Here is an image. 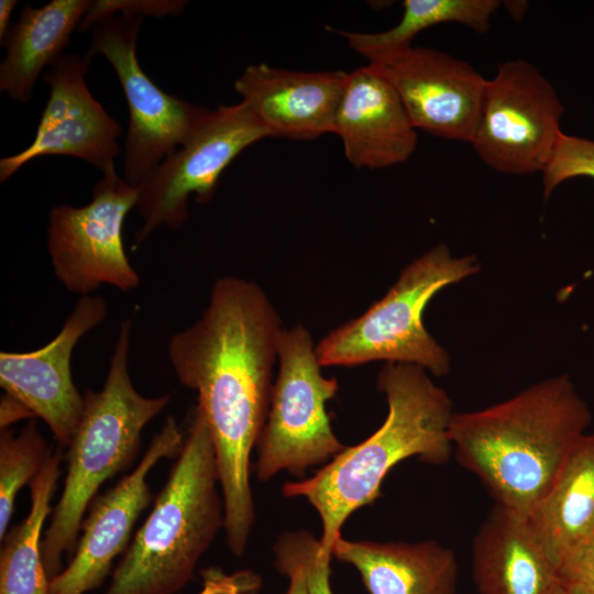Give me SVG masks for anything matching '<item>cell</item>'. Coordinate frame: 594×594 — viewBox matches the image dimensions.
<instances>
[{"label":"cell","instance_id":"277c9868","mask_svg":"<svg viewBox=\"0 0 594 594\" xmlns=\"http://www.w3.org/2000/svg\"><path fill=\"white\" fill-rule=\"evenodd\" d=\"M207 421L198 407L154 506L113 571L107 594H175L223 528Z\"/></svg>","mask_w":594,"mask_h":594},{"label":"cell","instance_id":"ba28073f","mask_svg":"<svg viewBox=\"0 0 594 594\" xmlns=\"http://www.w3.org/2000/svg\"><path fill=\"white\" fill-rule=\"evenodd\" d=\"M268 136L242 100L210 110L186 141L136 188L142 224L134 234L135 246L160 227H183L189 217V197L208 202L228 165L248 146Z\"/></svg>","mask_w":594,"mask_h":594},{"label":"cell","instance_id":"6da1fadb","mask_svg":"<svg viewBox=\"0 0 594 594\" xmlns=\"http://www.w3.org/2000/svg\"><path fill=\"white\" fill-rule=\"evenodd\" d=\"M282 332L264 290L226 276L215 282L200 318L167 345L178 381L198 394L215 449L227 543L238 557L255 519L250 458L267 417Z\"/></svg>","mask_w":594,"mask_h":594},{"label":"cell","instance_id":"d6a6232c","mask_svg":"<svg viewBox=\"0 0 594 594\" xmlns=\"http://www.w3.org/2000/svg\"><path fill=\"white\" fill-rule=\"evenodd\" d=\"M553 594H576V593H574L573 591H571L570 588L565 587L564 585L560 583Z\"/></svg>","mask_w":594,"mask_h":594},{"label":"cell","instance_id":"5b68a950","mask_svg":"<svg viewBox=\"0 0 594 594\" xmlns=\"http://www.w3.org/2000/svg\"><path fill=\"white\" fill-rule=\"evenodd\" d=\"M131 331L132 320H123L102 388L84 394L81 418L67 447L63 491L42 541L50 580L62 571L63 556H73L100 486L131 464L143 429L170 400V395L145 397L134 387L129 369Z\"/></svg>","mask_w":594,"mask_h":594},{"label":"cell","instance_id":"1f68e13d","mask_svg":"<svg viewBox=\"0 0 594 594\" xmlns=\"http://www.w3.org/2000/svg\"><path fill=\"white\" fill-rule=\"evenodd\" d=\"M16 0H1L0 1V42L6 37L10 26L11 14L16 7Z\"/></svg>","mask_w":594,"mask_h":594},{"label":"cell","instance_id":"44dd1931","mask_svg":"<svg viewBox=\"0 0 594 594\" xmlns=\"http://www.w3.org/2000/svg\"><path fill=\"white\" fill-rule=\"evenodd\" d=\"M89 0H52L40 8L23 7L1 45L0 90L13 101L28 103L44 69L57 61L70 44Z\"/></svg>","mask_w":594,"mask_h":594},{"label":"cell","instance_id":"7c38bea8","mask_svg":"<svg viewBox=\"0 0 594 594\" xmlns=\"http://www.w3.org/2000/svg\"><path fill=\"white\" fill-rule=\"evenodd\" d=\"M184 441L175 418L168 416L135 469L90 504L72 559L51 579L48 594H85L105 581L114 559L127 550L134 524L151 503L148 473L162 459L177 457Z\"/></svg>","mask_w":594,"mask_h":594},{"label":"cell","instance_id":"4fadbf2b","mask_svg":"<svg viewBox=\"0 0 594 594\" xmlns=\"http://www.w3.org/2000/svg\"><path fill=\"white\" fill-rule=\"evenodd\" d=\"M88 65L85 57L64 54L45 72L50 96L34 139L23 151L0 160L1 183L32 160L47 155L84 160L102 175L116 172L121 125L89 91Z\"/></svg>","mask_w":594,"mask_h":594},{"label":"cell","instance_id":"484cf974","mask_svg":"<svg viewBox=\"0 0 594 594\" xmlns=\"http://www.w3.org/2000/svg\"><path fill=\"white\" fill-rule=\"evenodd\" d=\"M542 174L546 198L568 179L594 178V141L562 133Z\"/></svg>","mask_w":594,"mask_h":594},{"label":"cell","instance_id":"603a6c76","mask_svg":"<svg viewBox=\"0 0 594 594\" xmlns=\"http://www.w3.org/2000/svg\"><path fill=\"white\" fill-rule=\"evenodd\" d=\"M498 7L496 0H405L402 19L394 28L377 33L339 31V34L370 61L413 46L418 33L441 23L457 22L484 33Z\"/></svg>","mask_w":594,"mask_h":594},{"label":"cell","instance_id":"f546056e","mask_svg":"<svg viewBox=\"0 0 594 594\" xmlns=\"http://www.w3.org/2000/svg\"><path fill=\"white\" fill-rule=\"evenodd\" d=\"M200 594H241V584L237 575H224L220 572L209 574Z\"/></svg>","mask_w":594,"mask_h":594},{"label":"cell","instance_id":"8fae6325","mask_svg":"<svg viewBox=\"0 0 594 594\" xmlns=\"http://www.w3.org/2000/svg\"><path fill=\"white\" fill-rule=\"evenodd\" d=\"M136 202V188L113 172L96 183L87 205L50 210L47 251L67 290L86 296L103 284L124 293L140 286L122 239L124 219Z\"/></svg>","mask_w":594,"mask_h":594},{"label":"cell","instance_id":"8992f818","mask_svg":"<svg viewBox=\"0 0 594 594\" xmlns=\"http://www.w3.org/2000/svg\"><path fill=\"white\" fill-rule=\"evenodd\" d=\"M479 270L473 256L454 257L437 245L408 264L396 283L363 315L329 332L316 344L323 366H353L372 361L408 363L444 376L448 352L424 326L435 295Z\"/></svg>","mask_w":594,"mask_h":594},{"label":"cell","instance_id":"7a4b0ae2","mask_svg":"<svg viewBox=\"0 0 594 594\" xmlns=\"http://www.w3.org/2000/svg\"><path fill=\"white\" fill-rule=\"evenodd\" d=\"M590 422L587 404L561 375L494 406L454 413L449 433L455 459L496 505L529 515Z\"/></svg>","mask_w":594,"mask_h":594},{"label":"cell","instance_id":"83f0119b","mask_svg":"<svg viewBox=\"0 0 594 594\" xmlns=\"http://www.w3.org/2000/svg\"><path fill=\"white\" fill-rule=\"evenodd\" d=\"M560 583L576 594H594V540L558 569Z\"/></svg>","mask_w":594,"mask_h":594},{"label":"cell","instance_id":"d6986e66","mask_svg":"<svg viewBox=\"0 0 594 594\" xmlns=\"http://www.w3.org/2000/svg\"><path fill=\"white\" fill-rule=\"evenodd\" d=\"M332 556L359 571L370 594H457L455 553L435 540L377 542L340 537Z\"/></svg>","mask_w":594,"mask_h":594},{"label":"cell","instance_id":"52a82bcc","mask_svg":"<svg viewBox=\"0 0 594 594\" xmlns=\"http://www.w3.org/2000/svg\"><path fill=\"white\" fill-rule=\"evenodd\" d=\"M278 362L256 444L255 473L263 482L282 471L302 477L308 469L326 465L345 448L334 435L326 409L338 391V381L322 374L307 329L283 330Z\"/></svg>","mask_w":594,"mask_h":594},{"label":"cell","instance_id":"ac0fdd59","mask_svg":"<svg viewBox=\"0 0 594 594\" xmlns=\"http://www.w3.org/2000/svg\"><path fill=\"white\" fill-rule=\"evenodd\" d=\"M479 594H553L558 568L527 515L495 505L472 543Z\"/></svg>","mask_w":594,"mask_h":594},{"label":"cell","instance_id":"d4e9b609","mask_svg":"<svg viewBox=\"0 0 594 594\" xmlns=\"http://www.w3.org/2000/svg\"><path fill=\"white\" fill-rule=\"evenodd\" d=\"M274 562L298 566L310 594H333L330 584L331 556L326 554L319 539L306 530L285 531L273 547Z\"/></svg>","mask_w":594,"mask_h":594},{"label":"cell","instance_id":"cb8c5ba5","mask_svg":"<svg viewBox=\"0 0 594 594\" xmlns=\"http://www.w3.org/2000/svg\"><path fill=\"white\" fill-rule=\"evenodd\" d=\"M47 442L30 420L18 435H0V539L8 532L19 491L30 484L51 454Z\"/></svg>","mask_w":594,"mask_h":594},{"label":"cell","instance_id":"4dcf8cb0","mask_svg":"<svg viewBox=\"0 0 594 594\" xmlns=\"http://www.w3.org/2000/svg\"><path fill=\"white\" fill-rule=\"evenodd\" d=\"M277 571L289 580L288 588L284 594H310L301 570L290 563L274 562Z\"/></svg>","mask_w":594,"mask_h":594},{"label":"cell","instance_id":"3957f363","mask_svg":"<svg viewBox=\"0 0 594 594\" xmlns=\"http://www.w3.org/2000/svg\"><path fill=\"white\" fill-rule=\"evenodd\" d=\"M377 387L388 405L382 426L359 444L345 447L312 476L283 486L286 497H302L317 510L321 549L331 557L345 520L378 498L395 465L413 457L441 465L453 453L451 399L424 367L386 363Z\"/></svg>","mask_w":594,"mask_h":594},{"label":"cell","instance_id":"9a60e30c","mask_svg":"<svg viewBox=\"0 0 594 594\" xmlns=\"http://www.w3.org/2000/svg\"><path fill=\"white\" fill-rule=\"evenodd\" d=\"M107 311L102 297L81 296L47 344L29 352L0 353L2 389L41 418L66 448L84 409V394L72 376V354L79 339L105 320Z\"/></svg>","mask_w":594,"mask_h":594},{"label":"cell","instance_id":"f1b7e54d","mask_svg":"<svg viewBox=\"0 0 594 594\" xmlns=\"http://www.w3.org/2000/svg\"><path fill=\"white\" fill-rule=\"evenodd\" d=\"M34 419V415L19 400L4 394L0 405V428L9 429L10 425L21 419Z\"/></svg>","mask_w":594,"mask_h":594},{"label":"cell","instance_id":"9c48e42d","mask_svg":"<svg viewBox=\"0 0 594 594\" xmlns=\"http://www.w3.org/2000/svg\"><path fill=\"white\" fill-rule=\"evenodd\" d=\"M143 16L112 15L92 28L89 63L101 54L113 67L129 108L124 180L138 188L180 146L210 109L160 89L143 72L136 43Z\"/></svg>","mask_w":594,"mask_h":594},{"label":"cell","instance_id":"5bb4252c","mask_svg":"<svg viewBox=\"0 0 594 594\" xmlns=\"http://www.w3.org/2000/svg\"><path fill=\"white\" fill-rule=\"evenodd\" d=\"M396 90L414 127L471 142L487 79L469 63L420 46L369 61Z\"/></svg>","mask_w":594,"mask_h":594},{"label":"cell","instance_id":"e0dca14e","mask_svg":"<svg viewBox=\"0 0 594 594\" xmlns=\"http://www.w3.org/2000/svg\"><path fill=\"white\" fill-rule=\"evenodd\" d=\"M333 133L351 164L371 169L404 163L417 144L396 90L369 64L348 73Z\"/></svg>","mask_w":594,"mask_h":594},{"label":"cell","instance_id":"4316f807","mask_svg":"<svg viewBox=\"0 0 594 594\" xmlns=\"http://www.w3.org/2000/svg\"><path fill=\"white\" fill-rule=\"evenodd\" d=\"M186 1L180 0H94L90 1L80 24L79 32H86L98 22L116 15L132 14L139 16L163 18L167 15H178L183 12Z\"/></svg>","mask_w":594,"mask_h":594},{"label":"cell","instance_id":"2e32d148","mask_svg":"<svg viewBox=\"0 0 594 594\" xmlns=\"http://www.w3.org/2000/svg\"><path fill=\"white\" fill-rule=\"evenodd\" d=\"M348 73L293 72L264 63L249 65L234 81L271 136L315 139L334 132Z\"/></svg>","mask_w":594,"mask_h":594},{"label":"cell","instance_id":"30bf717a","mask_svg":"<svg viewBox=\"0 0 594 594\" xmlns=\"http://www.w3.org/2000/svg\"><path fill=\"white\" fill-rule=\"evenodd\" d=\"M563 111L554 88L535 66L506 62L486 81L470 143L497 172H543L563 133Z\"/></svg>","mask_w":594,"mask_h":594},{"label":"cell","instance_id":"ffe728a7","mask_svg":"<svg viewBox=\"0 0 594 594\" xmlns=\"http://www.w3.org/2000/svg\"><path fill=\"white\" fill-rule=\"evenodd\" d=\"M527 516L558 569L594 540V432L581 437Z\"/></svg>","mask_w":594,"mask_h":594},{"label":"cell","instance_id":"7402d4cb","mask_svg":"<svg viewBox=\"0 0 594 594\" xmlns=\"http://www.w3.org/2000/svg\"><path fill=\"white\" fill-rule=\"evenodd\" d=\"M61 452L51 453L30 483L26 517L4 536L0 554V594H48L50 578L42 557V530L61 474Z\"/></svg>","mask_w":594,"mask_h":594}]
</instances>
